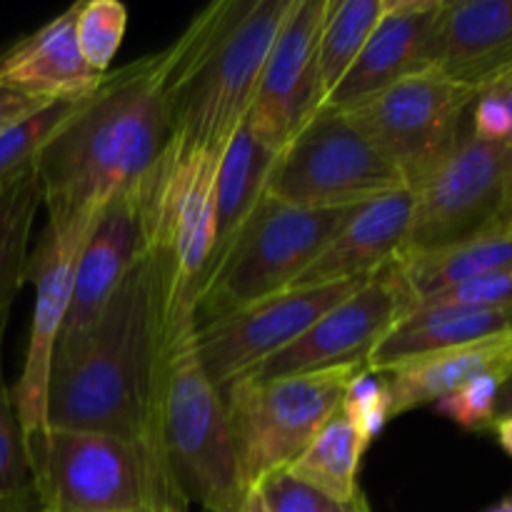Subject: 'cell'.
I'll use <instances>...</instances> for the list:
<instances>
[{
    "label": "cell",
    "mask_w": 512,
    "mask_h": 512,
    "mask_svg": "<svg viewBox=\"0 0 512 512\" xmlns=\"http://www.w3.org/2000/svg\"><path fill=\"white\" fill-rule=\"evenodd\" d=\"M170 295L168 268L145 245L93 328L55 343L48 428L128 440L175 485L163 440Z\"/></svg>",
    "instance_id": "cell-1"
},
{
    "label": "cell",
    "mask_w": 512,
    "mask_h": 512,
    "mask_svg": "<svg viewBox=\"0 0 512 512\" xmlns=\"http://www.w3.org/2000/svg\"><path fill=\"white\" fill-rule=\"evenodd\" d=\"M170 140L163 55L105 75L35 160L48 215L100 210L133 188Z\"/></svg>",
    "instance_id": "cell-2"
},
{
    "label": "cell",
    "mask_w": 512,
    "mask_h": 512,
    "mask_svg": "<svg viewBox=\"0 0 512 512\" xmlns=\"http://www.w3.org/2000/svg\"><path fill=\"white\" fill-rule=\"evenodd\" d=\"M293 0H218L163 55L170 143L220 148L245 123Z\"/></svg>",
    "instance_id": "cell-3"
},
{
    "label": "cell",
    "mask_w": 512,
    "mask_h": 512,
    "mask_svg": "<svg viewBox=\"0 0 512 512\" xmlns=\"http://www.w3.org/2000/svg\"><path fill=\"white\" fill-rule=\"evenodd\" d=\"M163 440L170 473L190 508L225 512L245 498L228 408L195 343V300L175 285L165 348Z\"/></svg>",
    "instance_id": "cell-4"
},
{
    "label": "cell",
    "mask_w": 512,
    "mask_h": 512,
    "mask_svg": "<svg viewBox=\"0 0 512 512\" xmlns=\"http://www.w3.org/2000/svg\"><path fill=\"white\" fill-rule=\"evenodd\" d=\"M30 473L45 512H193L138 445L115 435L48 428Z\"/></svg>",
    "instance_id": "cell-5"
},
{
    "label": "cell",
    "mask_w": 512,
    "mask_h": 512,
    "mask_svg": "<svg viewBox=\"0 0 512 512\" xmlns=\"http://www.w3.org/2000/svg\"><path fill=\"white\" fill-rule=\"evenodd\" d=\"M355 208H300L263 195L195 295V323L288 290Z\"/></svg>",
    "instance_id": "cell-6"
},
{
    "label": "cell",
    "mask_w": 512,
    "mask_h": 512,
    "mask_svg": "<svg viewBox=\"0 0 512 512\" xmlns=\"http://www.w3.org/2000/svg\"><path fill=\"white\" fill-rule=\"evenodd\" d=\"M360 370L343 365L273 380L240 378L223 390L245 490L293 465L340 413L345 390Z\"/></svg>",
    "instance_id": "cell-7"
},
{
    "label": "cell",
    "mask_w": 512,
    "mask_h": 512,
    "mask_svg": "<svg viewBox=\"0 0 512 512\" xmlns=\"http://www.w3.org/2000/svg\"><path fill=\"white\" fill-rule=\"evenodd\" d=\"M408 188L343 110L323 105L275 158L265 195L300 208H358Z\"/></svg>",
    "instance_id": "cell-8"
},
{
    "label": "cell",
    "mask_w": 512,
    "mask_h": 512,
    "mask_svg": "<svg viewBox=\"0 0 512 512\" xmlns=\"http://www.w3.org/2000/svg\"><path fill=\"white\" fill-rule=\"evenodd\" d=\"M475 95L438 70H420L343 113L415 190L455 148Z\"/></svg>",
    "instance_id": "cell-9"
},
{
    "label": "cell",
    "mask_w": 512,
    "mask_h": 512,
    "mask_svg": "<svg viewBox=\"0 0 512 512\" xmlns=\"http://www.w3.org/2000/svg\"><path fill=\"white\" fill-rule=\"evenodd\" d=\"M100 213L103 208L48 215L45 230L28 258L25 280L35 285V305L25 363L13 388L28 463L30 455L45 443V435H48V378L53 350L70 308L78 258Z\"/></svg>",
    "instance_id": "cell-10"
},
{
    "label": "cell",
    "mask_w": 512,
    "mask_h": 512,
    "mask_svg": "<svg viewBox=\"0 0 512 512\" xmlns=\"http://www.w3.org/2000/svg\"><path fill=\"white\" fill-rule=\"evenodd\" d=\"M510 188L512 145L463 130L448 158L413 190V215L400 255L428 253L488 233Z\"/></svg>",
    "instance_id": "cell-11"
},
{
    "label": "cell",
    "mask_w": 512,
    "mask_h": 512,
    "mask_svg": "<svg viewBox=\"0 0 512 512\" xmlns=\"http://www.w3.org/2000/svg\"><path fill=\"white\" fill-rule=\"evenodd\" d=\"M365 280L368 278L280 290L223 318L195 323L200 360L215 388L223 393L230 383L288 348L330 308L363 288Z\"/></svg>",
    "instance_id": "cell-12"
},
{
    "label": "cell",
    "mask_w": 512,
    "mask_h": 512,
    "mask_svg": "<svg viewBox=\"0 0 512 512\" xmlns=\"http://www.w3.org/2000/svg\"><path fill=\"white\" fill-rule=\"evenodd\" d=\"M410 308L413 300L395 270V263H390L388 268L365 280L363 288L355 290L350 298L330 308L288 348L260 363L245 378L273 380L343 365L365 368L375 345Z\"/></svg>",
    "instance_id": "cell-13"
},
{
    "label": "cell",
    "mask_w": 512,
    "mask_h": 512,
    "mask_svg": "<svg viewBox=\"0 0 512 512\" xmlns=\"http://www.w3.org/2000/svg\"><path fill=\"white\" fill-rule=\"evenodd\" d=\"M328 8L330 0H293L265 60L245 123L255 138L275 153H280L325 103L318 40Z\"/></svg>",
    "instance_id": "cell-14"
},
{
    "label": "cell",
    "mask_w": 512,
    "mask_h": 512,
    "mask_svg": "<svg viewBox=\"0 0 512 512\" xmlns=\"http://www.w3.org/2000/svg\"><path fill=\"white\" fill-rule=\"evenodd\" d=\"M440 5L443 0H388L378 28L325 105L350 110L398 80L430 70V38Z\"/></svg>",
    "instance_id": "cell-15"
},
{
    "label": "cell",
    "mask_w": 512,
    "mask_h": 512,
    "mask_svg": "<svg viewBox=\"0 0 512 512\" xmlns=\"http://www.w3.org/2000/svg\"><path fill=\"white\" fill-rule=\"evenodd\" d=\"M430 70L475 93L512 73V0H443Z\"/></svg>",
    "instance_id": "cell-16"
},
{
    "label": "cell",
    "mask_w": 512,
    "mask_h": 512,
    "mask_svg": "<svg viewBox=\"0 0 512 512\" xmlns=\"http://www.w3.org/2000/svg\"><path fill=\"white\" fill-rule=\"evenodd\" d=\"M140 183V180H138ZM138 183L115 195L100 213L75 268L73 295L58 340H70L93 328L138 255L143 253Z\"/></svg>",
    "instance_id": "cell-17"
},
{
    "label": "cell",
    "mask_w": 512,
    "mask_h": 512,
    "mask_svg": "<svg viewBox=\"0 0 512 512\" xmlns=\"http://www.w3.org/2000/svg\"><path fill=\"white\" fill-rule=\"evenodd\" d=\"M413 190L400 188L358 205L290 288L370 278L395 263L408 238Z\"/></svg>",
    "instance_id": "cell-18"
},
{
    "label": "cell",
    "mask_w": 512,
    "mask_h": 512,
    "mask_svg": "<svg viewBox=\"0 0 512 512\" xmlns=\"http://www.w3.org/2000/svg\"><path fill=\"white\" fill-rule=\"evenodd\" d=\"M78 10L80 3L70 5L43 28L5 48L0 53V85H10L45 100L83 98L93 93L108 73H95L80 55L75 38Z\"/></svg>",
    "instance_id": "cell-19"
},
{
    "label": "cell",
    "mask_w": 512,
    "mask_h": 512,
    "mask_svg": "<svg viewBox=\"0 0 512 512\" xmlns=\"http://www.w3.org/2000/svg\"><path fill=\"white\" fill-rule=\"evenodd\" d=\"M512 373V330L458 345V348L438 350L403 360L385 370L383 383L390 400V418L410 413L423 405H433L443 395L463 388L465 383L483 375Z\"/></svg>",
    "instance_id": "cell-20"
},
{
    "label": "cell",
    "mask_w": 512,
    "mask_h": 512,
    "mask_svg": "<svg viewBox=\"0 0 512 512\" xmlns=\"http://www.w3.org/2000/svg\"><path fill=\"white\" fill-rule=\"evenodd\" d=\"M512 330V305L498 308H413L375 345L365 368L385 373L403 360L458 348Z\"/></svg>",
    "instance_id": "cell-21"
},
{
    "label": "cell",
    "mask_w": 512,
    "mask_h": 512,
    "mask_svg": "<svg viewBox=\"0 0 512 512\" xmlns=\"http://www.w3.org/2000/svg\"><path fill=\"white\" fill-rule=\"evenodd\" d=\"M275 158H278V153L260 143L248 123L240 125L230 143L225 145L218 170V185H215V245L203 280L228 253L233 240L238 238L240 228L253 215L255 205L263 200L265 183H268Z\"/></svg>",
    "instance_id": "cell-22"
},
{
    "label": "cell",
    "mask_w": 512,
    "mask_h": 512,
    "mask_svg": "<svg viewBox=\"0 0 512 512\" xmlns=\"http://www.w3.org/2000/svg\"><path fill=\"white\" fill-rule=\"evenodd\" d=\"M503 268H512V233H498V230H488L478 238L448 248L400 255L395 260V270L413 305Z\"/></svg>",
    "instance_id": "cell-23"
},
{
    "label": "cell",
    "mask_w": 512,
    "mask_h": 512,
    "mask_svg": "<svg viewBox=\"0 0 512 512\" xmlns=\"http://www.w3.org/2000/svg\"><path fill=\"white\" fill-rule=\"evenodd\" d=\"M368 450L343 413L328 420L313 443L293 460L288 473L338 505L368 503L360 490V463Z\"/></svg>",
    "instance_id": "cell-24"
},
{
    "label": "cell",
    "mask_w": 512,
    "mask_h": 512,
    "mask_svg": "<svg viewBox=\"0 0 512 512\" xmlns=\"http://www.w3.org/2000/svg\"><path fill=\"white\" fill-rule=\"evenodd\" d=\"M43 205L38 173L33 168L0 190V313L13 308L25 283L30 258V233Z\"/></svg>",
    "instance_id": "cell-25"
},
{
    "label": "cell",
    "mask_w": 512,
    "mask_h": 512,
    "mask_svg": "<svg viewBox=\"0 0 512 512\" xmlns=\"http://www.w3.org/2000/svg\"><path fill=\"white\" fill-rule=\"evenodd\" d=\"M385 3L388 0H330L318 40V70L325 100L363 53L383 18Z\"/></svg>",
    "instance_id": "cell-26"
},
{
    "label": "cell",
    "mask_w": 512,
    "mask_h": 512,
    "mask_svg": "<svg viewBox=\"0 0 512 512\" xmlns=\"http://www.w3.org/2000/svg\"><path fill=\"white\" fill-rule=\"evenodd\" d=\"M90 95V93H88ZM68 98L55 100V103L45 105L43 110L28 118L25 123L15 125V128L0 133V190L8 183H13L18 175L33 168L38 160L40 150L48 145V140L73 118L85 103V98Z\"/></svg>",
    "instance_id": "cell-27"
},
{
    "label": "cell",
    "mask_w": 512,
    "mask_h": 512,
    "mask_svg": "<svg viewBox=\"0 0 512 512\" xmlns=\"http://www.w3.org/2000/svg\"><path fill=\"white\" fill-rule=\"evenodd\" d=\"M128 30V8L118 0H88L80 3L75 20V38L80 55L95 73H110V63L123 45Z\"/></svg>",
    "instance_id": "cell-28"
},
{
    "label": "cell",
    "mask_w": 512,
    "mask_h": 512,
    "mask_svg": "<svg viewBox=\"0 0 512 512\" xmlns=\"http://www.w3.org/2000/svg\"><path fill=\"white\" fill-rule=\"evenodd\" d=\"M10 310L0 313V500L13 498L33 488L28 450H25L23 428H20L18 408L13 400V388L5 383L3 340L8 328Z\"/></svg>",
    "instance_id": "cell-29"
},
{
    "label": "cell",
    "mask_w": 512,
    "mask_h": 512,
    "mask_svg": "<svg viewBox=\"0 0 512 512\" xmlns=\"http://www.w3.org/2000/svg\"><path fill=\"white\" fill-rule=\"evenodd\" d=\"M340 413L348 418V423L358 433L363 448L368 450L390 420V400L383 383V375L373 373L368 368L360 370L350 380L348 390H345Z\"/></svg>",
    "instance_id": "cell-30"
},
{
    "label": "cell",
    "mask_w": 512,
    "mask_h": 512,
    "mask_svg": "<svg viewBox=\"0 0 512 512\" xmlns=\"http://www.w3.org/2000/svg\"><path fill=\"white\" fill-rule=\"evenodd\" d=\"M503 380V375H483V378L470 380L463 388L435 400V413L453 420L458 428L470 430V433L490 430L498 420V393Z\"/></svg>",
    "instance_id": "cell-31"
},
{
    "label": "cell",
    "mask_w": 512,
    "mask_h": 512,
    "mask_svg": "<svg viewBox=\"0 0 512 512\" xmlns=\"http://www.w3.org/2000/svg\"><path fill=\"white\" fill-rule=\"evenodd\" d=\"M253 490L258 493L265 512H350L353 508L365 505L360 503L353 505V508L338 505L335 500L325 498L323 493L310 488V485L300 483L288 470L270 473Z\"/></svg>",
    "instance_id": "cell-32"
},
{
    "label": "cell",
    "mask_w": 512,
    "mask_h": 512,
    "mask_svg": "<svg viewBox=\"0 0 512 512\" xmlns=\"http://www.w3.org/2000/svg\"><path fill=\"white\" fill-rule=\"evenodd\" d=\"M498 305H512V268L495 270L483 278L430 295L413 308H498Z\"/></svg>",
    "instance_id": "cell-33"
},
{
    "label": "cell",
    "mask_w": 512,
    "mask_h": 512,
    "mask_svg": "<svg viewBox=\"0 0 512 512\" xmlns=\"http://www.w3.org/2000/svg\"><path fill=\"white\" fill-rule=\"evenodd\" d=\"M470 133L490 143L512 145V73L485 85L473 103Z\"/></svg>",
    "instance_id": "cell-34"
},
{
    "label": "cell",
    "mask_w": 512,
    "mask_h": 512,
    "mask_svg": "<svg viewBox=\"0 0 512 512\" xmlns=\"http://www.w3.org/2000/svg\"><path fill=\"white\" fill-rule=\"evenodd\" d=\"M50 103H55V100H45L38 95L23 93L18 88H10V85H0V133L25 123Z\"/></svg>",
    "instance_id": "cell-35"
},
{
    "label": "cell",
    "mask_w": 512,
    "mask_h": 512,
    "mask_svg": "<svg viewBox=\"0 0 512 512\" xmlns=\"http://www.w3.org/2000/svg\"><path fill=\"white\" fill-rule=\"evenodd\" d=\"M0 512H45L43 503H40L35 488L25 490V493L13 495V498L0 500Z\"/></svg>",
    "instance_id": "cell-36"
},
{
    "label": "cell",
    "mask_w": 512,
    "mask_h": 512,
    "mask_svg": "<svg viewBox=\"0 0 512 512\" xmlns=\"http://www.w3.org/2000/svg\"><path fill=\"white\" fill-rule=\"evenodd\" d=\"M490 430H493L495 438H498L500 448H503L512 458V415H505V418L495 420V425Z\"/></svg>",
    "instance_id": "cell-37"
},
{
    "label": "cell",
    "mask_w": 512,
    "mask_h": 512,
    "mask_svg": "<svg viewBox=\"0 0 512 512\" xmlns=\"http://www.w3.org/2000/svg\"><path fill=\"white\" fill-rule=\"evenodd\" d=\"M505 415H512V373L503 380L498 393V418H505Z\"/></svg>",
    "instance_id": "cell-38"
},
{
    "label": "cell",
    "mask_w": 512,
    "mask_h": 512,
    "mask_svg": "<svg viewBox=\"0 0 512 512\" xmlns=\"http://www.w3.org/2000/svg\"><path fill=\"white\" fill-rule=\"evenodd\" d=\"M490 230H498V233H512V188H510L508 198H505L498 220H495V225Z\"/></svg>",
    "instance_id": "cell-39"
},
{
    "label": "cell",
    "mask_w": 512,
    "mask_h": 512,
    "mask_svg": "<svg viewBox=\"0 0 512 512\" xmlns=\"http://www.w3.org/2000/svg\"><path fill=\"white\" fill-rule=\"evenodd\" d=\"M198 512H210V510H198ZM225 512H265V508H263V503H260L258 493H255V490H248V493H245V498L240 500L233 510H225Z\"/></svg>",
    "instance_id": "cell-40"
},
{
    "label": "cell",
    "mask_w": 512,
    "mask_h": 512,
    "mask_svg": "<svg viewBox=\"0 0 512 512\" xmlns=\"http://www.w3.org/2000/svg\"><path fill=\"white\" fill-rule=\"evenodd\" d=\"M488 512H512V498H505L503 503H498L495 508H490Z\"/></svg>",
    "instance_id": "cell-41"
},
{
    "label": "cell",
    "mask_w": 512,
    "mask_h": 512,
    "mask_svg": "<svg viewBox=\"0 0 512 512\" xmlns=\"http://www.w3.org/2000/svg\"><path fill=\"white\" fill-rule=\"evenodd\" d=\"M350 512H370V505L365 503V505H360V508H353Z\"/></svg>",
    "instance_id": "cell-42"
}]
</instances>
